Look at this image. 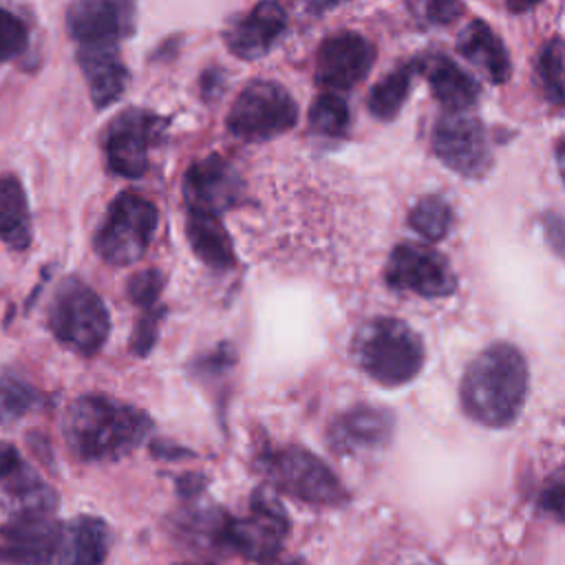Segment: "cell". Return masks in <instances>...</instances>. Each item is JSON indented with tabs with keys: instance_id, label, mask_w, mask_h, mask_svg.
<instances>
[{
	"instance_id": "obj_1",
	"label": "cell",
	"mask_w": 565,
	"mask_h": 565,
	"mask_svg": "<svg viewBox=\"0 0 565 565\" xmlns=\"http://www.w3.org/2000/svg\"><path fill=\"white\" fill-rule=\"evenodd\" d=\"M527 364L521 351L508 342L486 347L461 377V406L483 426H510L525 402Z\"/></svg>"
},
{
	"instance_id": "obj_2",
	"label": "cell",
	"mask_w": 565,
	"mask_h": 565,
	"mask_svg": "<svg viewBox=\"0 0 565 565\" xmlns=\"http://www.w3.org/2000/svg\"><path fill=\"white\" fill-rule=\"evenodd\" d=\"M152 424L135 406L113 402L99 395L79 397L66 415V439L77 457L104 461L128 455L137 448Z\"/></svg>"
},
{
	"instance_id": "obj_3",
	"label": "cell",
	"mask_w": 565,
	"mask_h": 565,
	"mask_svg": "<svg viewBox=\"0 0 565 565\" xmlns=\"http://www.w3.org/2000/svg\"><path fill=\"white\" fill-rule=\"evenodd\" d=\"M362 371L384 386L411 382L424 364L419 335L402 320L375 318L366 322L353 342Z\"/></svg>"
},
{
	"instance_id": "obj_4",
	"label": "cell",
	"mask_w": 565,
	"mask_h": 565,
	"mask_svg": "<svg viewBox=\"0 0 565 565\" xmlns=\"http://www.w3.org/2000/svg\"><path fill=\"white\" fill-rule=\"evenodd\" d=\"M49 322L53 333L79 353H95L108 338L110 320L99 296L75 278H66L51 302Z\"/></svg>"
},
{
	"instance_id": "obj_5",
	"label": "cell",
	"mask_w": 565,
	"mask_h": 565,
	"mask_svg": "<svg viewBox=\"0 0 565 565\" xmlns=\"http://www.w3.org/2000/svg\"><path fill=\"white\" fill-rule=\"evenodd\" d=\"M157 207L135 192H121L95 236L97 254L110 265L139 260L157 227Z\"/></svg>"
},
{
	"instance_id": "obj_6",
	"label": "cell",
	"mask_w": 565,
	"mask_h": 565,
	"mask_svg": "<svg viewBox=\"0 0 565 565\" xmlns=\"http://www.w3.org/2000/svg\"><path fill=\"white\" fill-rule=\"evenodd\" d=\"M298 106L294 97L276 82H252L234 99L227 128L234 137L245 141H263L294 128Z\"/></svg>"
},
{
	"instance_id": "obj_7",
	"label": "cell",
	"mask_w": 565,
	"mask_h": 565,
	"mask_svg": "<svg viewBox=\"0 0 565 565\" xmlns=\"http://www.w3.org/2000/svg\"><path fill=\"white\" fill-rule=\"evenodd\" d=\"M265 466L271 481L280 490L305 503L335 505L344 501V488L331 468L320 457L300 446L274 450L265 459Z\"/></svg>"
},
{
	"instance_id": "obj_8",
	"label": "cell",
	"mask_w": 565,
	"mask_h": 565,
	"mask_svg": "<svg viewBox=\"0 0 565 565\" xmlns=\"http://www.w3.org/2000/svg\"><path fill=\"white\" fill-rule=\"evenodd\" d=\"M433 150L446 168L466 179H479L492 166L486 130L477 117L466 113L439 117L433 130Z\"/></svg>"
},
{
	"instance_id": "obj_9",
	"label": "cell",
	"mask_w": 565,
	"mask_h": 565,
	"mask_svg": "<svg viewBox=\"0 0 565 565\" xmlns=\"http://www.w3.org/2000/svg\"><path fill=\"white\" fill-rule=\"evenodd\" d=\"M384 278L391 289L415 291L424 298H441L455 291L457 278L448 260L433 247L399 243L393 247Z\"/></svg>"
},
{
	"instance_id": "obj_10",
	"label": "cell",
	"mask_w": 565,
	"mask_h": 565,
	"mask_svg": "<svg viewBox=\"0 0 565 565\" xmlns=\"http://www.w3.org/2000/svg\"><path fill=\"white\" fill-rule=\"evenodd\" d=\"M161 128V119L150 110L130 108L119 113L104 137L108 168L128 179L143 177L150 148L159 141Z\"/></svg>"
},
{
	"instance_id": "obj_11",
	"label": "cell",
	"mask_w": 565,
	"mask_h": 565,
	"mask_svg": "<svg viewBox=\"0 0 565 565\" xmlns=\"http://www.w3.org/2000/svg\"><path fill=\"white\" fill-rule=\"evenodd\" d=\"M375 62V46L355 31L331 33L316 55V82L331 90H351Z\"/></svg>"
},
{
	"instance_id": "obj_12",
	"label": "cell",
	"mask_w": 565,
	"mask_h": 565,
	"mask_svg": "<svg viewBox=\"0 0 565 565\" xmlns=\"http://www.w3.org/2000/svg\"><path fill=\"white\" fill-rule=\"evenodd\" d=\"M66 24L79 49H117V42L132 31L135 7L115 0H82L68 9Z\"/></svg>"
},
{
	"instance_id": "obj_13",
	"label": "cell",
	"mask_w": 565,
	"mask_h": 565,
	"mask_svg": "<svg viewBox=\"0 0 565 565\" xmlns=\"http://www.w3.org/2000/svg\"><path fill=\"white\" fill-rule=\"evenodd\" d=\"M287 532L280 505L258 492L254 497V512L247 519H236L223 525V541L247 558L274 556Z\"/></svg>"
},
{
	"instance_id": "obj_14",
	"label": "cell",
	"mask_w": 565,
	"mask_h": 565,
	"mask_svg": "<svg viewBox=\"0 0 565 565\" xmlns=\"http://www.w3.org/2000/svg\"><path fill=\"white\" fill-rule=\"evenodd\" d=\"M62 527L49 516H15L0 527V563L51 565Z\"/></svg>"
},
{
	"instance_id": "obj_15",
	"label": "cell",
	"mask_w": 565,
	"mask_h": 565,
	"mask_svg": "<svg viewBox=\"0 0 565 565\" xmlns=\"http://www.w3.org/2000/svg\"><path fill=\"white\" fill-rule=\"evenodd\" d=\"M183 192L190 210L218 214L238 199L241 181L234 168L214 154L190 166L183 181Z\"/></svg>"
},
{
	"instance_id": "obj_16",
	"label": "cell",
	"mask_w": 565,
	"mask_h": 565,
	"mask_svg": "<svg viewBox=\"0 0 565 565\" xmlns=\"http://www.w3.org/2000/svg\"><path fill=\"white\" fill-rule=\"evenodd\" d=\"M287 26V15L276 2H260L234 20L225 31V44L243 60L263 57Z\"/></svg>"
},
{
	"instance_id": "obj_17",
	"label": "cell",
	"mask_w": 565,
	"mask_h": 565,
	"mask_svg": "<svg viewBox=\"0 0 565 565\" xmlns=\"http://www.w3.org/2000/svg\"><path fill=\"white\" fill-rule=\"evenodd\" d=\"M415 73L426 77L435 99L450 113L468 110L481 95L477 79L444 53H430L415 60Z\"/></svg>"
},
{
	"instance_id": "obj_18",
	"label": "cell",
	"mask_w": 565,
	"mask_h": 565,
	"mask_svg": "<svg viewBox=\"0 0 565 565\" xmlns=\"http://www.w3.org/2000/svg\"><path fill=\"white\" fill-rule=\"evenodd\" d=\"M393 415L375 406H355L331 426V444L338 450L380 448L388 444L393 435Z\"/></svg>"
},
{
	"instance_id": "obj_19",
	"label": "cell",
	"mask_w": 565,
	"mask_h": 565,
	"mask_svg": "<svg viewBox=\"0 0 565 565\" xmlns=\"http://www.w3.org/2000/svg\"><path fill=\"white\" fill-rule=\"evenodd\" d=\"M457 51L472 62L492 84H503L510 77L512 64L501 38L481 20H472L457 38Z\"/></svg>"
},
{
	"instance_id": "obj_20",
	"label": "cell",
	"mask_w": 565,
	"mask_h": 565,
	"mask_svg": "<svg viewBox=\"0 0 565 565\" xmlns=\"http://www.w3.org/2000/svg\"><path fill=\"white\" fill-rule=\"evenodd\" d=\"M108 554V527L95 516H77L62 527L57 565H104Z\"/></svg>"
},
{
	"instance_id": "obj_21",
	"label": "cell",
	"mask_w": 565,
	"mask_h": 565,
	"mask_svg": "<svg viewBox=\"0 0 565 565\" xmlns=\"http://www.w3.org/2000/svg\"><path fill=\"white\" fill-rule=\"evenodd\" d=\"M79 64L86 75L95 106L99 108L108 106L124 93L128 82V71L117 57L115 46L79 49Z\"/></svg>"
},
{
	"instance_id": "obj_22",
	"label": "cell",
	"mask_w": 565,
	"mask_h": 565,
	"mask_svg": "<svg viewBox=\"0 0 565 565\" xmlns=\"http://www.w3.org/2000/svg\"><path fill=\"white\" fill-rule=\"evenodd\" d=\"M188 241L194 254L214 269H230L234 267V249L232 241L218 218V214L190 210L188 212Z\"/></svg>"
},
{
	"instance_id": "obj_23",
	"label": "cell",
	"mask_w": 565,
	"mask_h": 565,
	"mask_svg": "<svg viewBox=\"0 0 565 565\" xmlns=\"http://www.w3.org/2000/svg\"><path fill=\"white\" fill-rule=\"evenodd\" d=\"M0 238L13 249H24L31 243L26 196L13 174H0Z\"/></svg>"
},
{
	"instance_id": "obj_24",
	"label": "cell",
	"mask_w": 565,
	"mask_h": 565,
	"mask_svg": "<svg viewBox=\"0 0 565 565\" xmlns=\"http://www.w3.org/2000/svg\"><path fill=\"white\" fill-rule=\"evenodd\" d=\"M7 497L15 516H46L55 508V494L20 466L7 475Z\"/></svg>"
},
{
	"instance_id": "obj_25",
	"label": "cell",
	"mask_w": 565,
	"mask_h": 565,
	"mask_svg": "<svg viewBox=\"0 0 565 565\" xmlns=\"http://www.w3.org/2000/svg\"><path fill=\"white\" fill-rule=\"evenodd\" d=\"M415 75V62L404 64L382 77L369 93V110L377 119H393L404 106L411 93V79Z\"/></svg>"
},
{
	"instance_id": "obj_26",
	"label": "cell",
	"mask_w": 565,
	"mask_h": 565,
	"mask_svg": "<svg viewBox=\"0 0 565 565\" xmlns=\"http://www.w3.org/2000/svg\"><path fill=\"white\" fill-rule=\"evenodd\" d=\"M408 223L428 241H441L452 225V210L441 196H424L408 214Z\"/></svg>"
},
{
	"instance_id": "obj_27",
	"label": "cell",
	"mask_w": 565,
	"mask_h": 565,
	"mask_svg": "<svg viewBox=\"0 0 565 565\" xmlns=\"http://www.w3.org/2000/svg\"><path fill=\"white\" fill-rule=\"evenodd\" d=\"M539 82L543 95L554 106H565V46L561 40H550L539 55Z\"/></svg>"
},
{
	"instance_id": "obj_28",
	"label": "cell",
	"mask_w": 565,
	"mask_h": 565,
	"mask_svg": "<svg viewBox=\"0 0 565 565\" xmlns=\"http://www.w3.org/2000/svg\"><path fill=\"white\" fill-rule=\"evenodd\" d=\"M309 124L324 137H340L349 128V108L335 93H322L316 97L309 110Z\"/></svg>"
},
{
	"instance_id": "obj_29",
	"label": "cell",
	"mask_w": 565,
	"mask_h": 565,
	"mask_svg": "<svg viewBox=\"0 0 565 565\" xmlns=\"http://www.w3.org/2000/svg\"><path fill=\"white\" fill-rule=\"evenodd\" d=\"M26 46L24 22L7 9H0V62L13 60Z\"/></svg>"
},
{
	"instance_id": "obj_30",
	"label": "cell",
	"mask_w": 565,
	"mask_h": 565,
	"mask_svg": "<svg viewBox=\"0 0 565 565\" xmlns=\"http://www.w3.org/2000/svg\"><path fill=\"white\" fill-rule=\"evenodd\" d=\"M161 287H163L161 274L154 271V269H146V271H139L130 278L128 294H130L132 302L139 305L141 309H152L154 302L159 300Z\"/></svg>"
},
{
	"instance_id": "obj_31",
	"label": "cell",
	"mask_w": 565,
	"mask_h": 565,
	"mask_svg": "<svg viewBox=\"0 0 565 565\" xmlns=\"http://www.w3.org/2000/svg\"><path fill=\"white\" fill-rule=\"evenodd\" d=\"M33 404V393L29 391V386L20 384V382H9L4 380L0 384V408L7 415H22L29 406Z\"/></svg>"
},
{
	"instance_id": "obj_32",
	"label": "cell",
	"mask_w": 565,
	"mask_h": 565,
	"mask_svg": "<svg viewBox=\"0 0 565 565\" xmlns=\"http://www.w3.org/2000/svg\"><path fill=\"white\" fill-rule=\"evenodd\" d=\"M539 503H541V508L545 512H550L552 516L565 521V472L558 475V477H552L545 483Z\"/></svg>"
},
{
	"instance_id": "obj_33",
	"label": "cell",
	"mask_w": 565,
	"mask_h": 565,
	"mask_svg": "<svg viewBox=\"0 0 565 565\" xmlns=\"http://www.w3.org/2000/svg\"><path fill=\"white\" fill-rule=\"evenodd\" d=\"M545 234L550 245L565 256V221L558 216H545Z\"/></svg>"
},
{
	"instance_id": "obj_34",
	"label": "cell",
	"mask_w": 565,
	"mask_h": 565,
	"mask_svg": "<svg viewBox=\"0 0 565 565\" xmlns=\"http://www.w3.org/2000/svg\"><path fill=\"white\" fill-rule=\"evenodd\" d=\"M459 11H461V4H457V2H441V0L430 2L426 7V15L433 22H450V20L457 18Z\"/></svg>"
},
{
	"instance_id": "obj_35",
	"label": "cell",
	"mask_w": 565,
	"mask_h": 565,
	"mask_svg": "<svg viewBox=\"0 0 565 565\" xmlns=\"http://www.w3.org/2000/svg\"><path fill=\"white\" fill-rule=\"evenodd\" d=\"M20 466L18 452L9 444H0V477H7Z\"/></svg>"
},
{
	"instance_id": "obj_36",
	"label": "cell",
	"mask_w": 565,
	"mask_h": 565,
	"mask_svg": "<svg viewBox=\"0 0 565 565\" xmlns=\"http://www.w3.org/2000/svg\"><path fill=\"white\" fill-rule=\"evenodd\" d=\"M556 163H558V172H561V177L565 181V139L556 148Z\"/></svg>"
}]
</instances>
